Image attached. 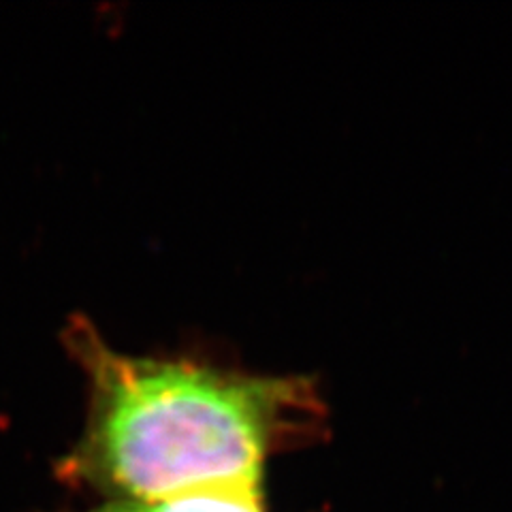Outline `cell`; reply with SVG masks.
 <instances>
[{
  "mask_svg": "<svg viewBox=\"0 0 512 512\" xmlns=\"http://www.w3.org/2000/svg\"><path fill=\"white\" fill-rule=\"evenodd\" d=\"M69 344L90 393L71 472L131 502L259 485L271 444L318 414L306 378L124 355L90 325L73 327Z\"/></svg>",
  "mask_w": 512,
  "mask_h": 512,
  "instance_id": "cell-1",
  "label": "cell"
},
{
  "mask_svg": "<svg viewBox=\"0 0 512 512\" xmlns=\"http://www.w3.org/2000/svg\"><path fill=\"white\" fill-rule=\"evenodd\" d=\"M92 512H265L259 485H220L148 502H116Z\"/></svg>",
  "mask_w": 512,
  "mask_h": 512,
  "instance_id": "cell-2",
  "label": "cell"
}]
</instances>
